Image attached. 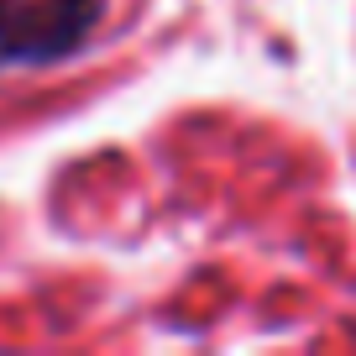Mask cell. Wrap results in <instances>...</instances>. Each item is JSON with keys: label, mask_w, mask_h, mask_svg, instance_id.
I'll list each match as a JSON object with an SVG mask.
<instances>
[{"label": "cell", "mask_w": 356, "mask_h": 356, "mask_svg": "<svg viewBox=\"0 0 356 356\" xmlns=\"http://www.w3.org/2000/svg\"><path fill=\"white\" fill-rule=\"evenodd\" d=\"M105 0H0V63H58L100 26Z\"/></svg>", "instance_id": "1"}]
</instances>
